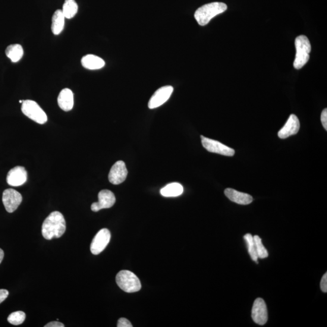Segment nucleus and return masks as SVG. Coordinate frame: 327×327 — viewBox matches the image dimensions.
<instances>
[{
  "label": "nucleus",
  "mask_w": 327,
  "mask_h": 327,
  "mask_svg": "<svg viewBox=\"0 0 327 327\" xmlns=\"http://www.w3.org/2000/svg\"><path fill=\"white\" fill-rule=\"evenodd\" d=\"M24 50L23 47L19 44L9 45L6 49V55L12 62H17L23 58Z\"/></svg>",
  "instance_id": "20"
},
{
  "label": "nucleus",
  "mask_w": 327,
  "mask_h": 327,
  "mask_svg": "<svg viewBox=\"0 0 327 327\" xmlns=\"http://www.w3.org/2000/svg\"><path fill=\"white\" fill-rule=\"evenodd\" d=\"M21 111L28 118L38 124H44L48 121V116L46 113L41 108L39 104L34 101H23L21 106Z\"/></svg>",
  "instance_id": "5"
},
{
  "label": "nucleus",
  "mask_w": 327,
  "mask_h": 327,
  "mask_svg": "<svg viewBox=\"0 0 327 327\" xmlns=\"http://www.w3.org/2000/svg\"><path fill=\"white\" fill-rule=\"evenodd\" d=\"M9 291L5 289L0 290V304L2 303L8 297Z\"/></svg>",
  "instance_id": "28"
},
{
  "label": "nucleus",
  "mask_w": 327,
  "mask_h": 327,
  "mask_svg": "<svg viewBox=\"0 0 327 327\" xmlns=\"http://www.w3.org/2000/svg\"><path fill=\"white\" fill-rule=\"evenodd\" d=\"M184 188L182 185L178 182H173L163 187L160 193L165 197H177L183 193Z\"/></svg>",
  "instance_id": "19"
},
{
  "label": "nucleus",
  "mask_w": 327,
  "mask_h": 327,
  "mask_svg": "<svg viewBox=\"0 0 327 327\" xmlns=\"http://www.w3.org/2000/svg\"><path fill=\"white\" fill-rule=\"evenodd\" d=\"M23 100H20V101H19V103H23Z\"/></svg>",
  "instance_id": "31"
},
{
  "label": "nucleus",
  "mask_w": 327,
  "mask_h": 327,
  "mask_svg": "<svg viewBox=\"0 0 327 327\" xmlns=\"http://www.w3.org/2000/svg\"><path fill=\"white\" fill-rule=\"evenodd\" d=\"M244 239L245 243H246L248 253H249L251 259L257 263L258 256H257L255 243H254L253 237L251 234H248L244 236Z\"/></svg>",
  "instance_id": "22"
},
{
  "label": "nucleus",
  "mask_w": 327,
  "mask_h": 327,
  "mask_svg": "<svg viewBox=\"0 0 327 327\" xmlns=\"http://www.w3.org/2000/svg\"><path fill=\"white\" fill-rule=\"evenodd\" d=\"M300 128V120L297 116L291 114L284 126L278 132V137L281 139H285L292 135L297 134Z\"/></svg>",
  "instance_id": "14"
},
{
  "label": "nucleus",
  "mask_w": 327,
  "mask_h": 327,
  "mask_svg": "<svg viewBox=\"0 0 327 327\" xmlns=\"http://www.w3.org/2000/svg\"><path fill=\"white\" fill-rule=\"evenodd\" d=\"M127 174L125 164L122 161H117L112 166L109 172V180L112 184H120L125 180Z\"/></svg>",
  "instance_id": "12"
},
{
  "label": "nucleus",
  "mask_w": 327,
  "mask_h": 327,
  "mask_svg": "<svg viewBox=\"0 0 327 327\" xmlns=\"http://www.w3.org/2000/svg\"><path fill=\"white\" fill-rule=\"evenodd\" d=\"M320 288L323 292L326 293L327 292V273L322 276L321 282H320Z\"/></svg>",
  "instance_id": "26"
},
{
  "label": "nucleus",
  "mask_w": 327,
  "mask_h": 327,
  "mask_svg": "<svg viewBox=\"0 0 327 327\" xmlns=\"http://www.w3.org/2000/svg\"><path fill=\"white\" fill-rule=\"evenodd\" d=\"M65 17L62 10H56L53 14L52 20L51 29L53 34L55 36L60 34L64 29L65 24Z\"/></svg>",
  "instance_id": "18"
},
{
  "label": "nucleus",
  "mask_w": 327,
  "mask_h": 327,
  "mask_svg": "<svg viewBox=\"0 0 327 327\" xmlns=\"http://www.w3.org/2000/svg\"><path fill=\"white\" fill-rule=\"evenodd\" d=\"M201 138L203 147L209 152L227 156H233L235 155L234 149L219 141L209 139L203 136H201Z\"/></svg>",
  "instance_id": "6"
},
{
  "label": "nucleus",
  "mask_w": 327,
  "mask_h": 327,
  "mask_svg": "<svg viewBox=\"0 0 327 327\" xmlns=\"http://www.w3.org/2000/svg\"><path fill=\"white\" fill-rule=\"evenodd\" d=\"M173 92H174V88L171 86L160 88L151 97L148 107L150 109H153L162 106L170 99Z\"/></svg>",
  "instance_id": "10"
},
{
  "label": "nucleus",
  "mask_w": 327,
  "mask_h": 327,
  "mask_svg": "<svg viewBox=\"0 0 327 327\" xmlns=\"http://www.w3.org/2000/svg\"><path fill=\"white\" fill-rule=\"evenodd\" d=\"M66 230L64 216L60 212L55 211L47 217L42 225V235L47 240L59 238L64 234Z\"/></svg>",
  "instance_id": "1"
},
{
  "label": "nucleus",
  "mask_w": 327,
  "mask_h": 327,
  "mask_svg": "<svg viewBox=\"0 0 327 327\" xmlns=\"http://www.w3.org/2000/svg\"><path fill=\"white\" fill-rule=\"evenodd\" d=\"M116 202L115 194L109 190H103L99 193V202L93 203L91 209L97 212L104 209L111 208Z\"/></svg>",
  "instance_id": "11"
},
{
  "label": "nucleus",
  "mask_w": 327,
  "mask_h": 327,
  "mask_svg": "<svg viewBox=\"0 0 327 327\" xmlns=\"http://www.w3.org/2000/svg\"><path fill=\"white\" fill-rule=\"evenodd\" d=\"M118 327H132L131 322L127 319L120 318L118 320L117 323Z\"/></svg>",
  "instance_id": "25"
},
{
  "label": "nucleus",
  "mask_w": 327,
  "mask_h": 327,
  "mask_svg": "<svg viewBox=\"0 0 327 327\" xmlns=\"http://www.w3.org/2000/svg\"><path fill=\"white\" fill-rule=\"evenodd\" d=\"M62 13L66 18L71 19L75 16L78 12V5L75 0H65L62 6Z\"/></svg>",
  "instance_id": "21"
},
{
  "label": "nucleus",
  "mask_w": 327,
  "mask_h": 327,
  "mask_svg": "<svg viewBox=\"0 0 327 327\" xmlns=\"http://www.w3.org/2000/svg\"><path fill=\"white\" fill-rule=\"evenodd\" d=\"M225 196L228 199L235 203L241 205H247L252 203L253 198L250 194L240 192L232 188H226L224 191Z\"/></svg>",
  "instance_id": "16"
},
{
  "label": "nucleus",
  "mask_w": 327,
  "mask_h": 327,
  "mask_svg": "<svg viewBox=\"0 0 327 327\" xmlns=\"http://www.w3.org/2000/svg\"><path fill=\"white\" fill-rule=\"evenodd\" d=\"M227 9L225 3L214 2L201 6L194 13L198 23L200 26H206L216 15L223 13Z\"/></svg>",
  "instance_id": "2"
},
{
  "label": "nucleus",
  "mask_w": 327,
  "mask_h": 327,
  "mask_svg": "<svg viewBox=\"0 0 327 327\" xmlns=\"http://www.w3.org/2000/svg\"><path fill=\"white\" fill-rule=\"evenodd\" d=\"M4 251L0 248V264L2 263L3 258H4Z\"/></svg>",
  "instance_id": "30"
},
{
  "label": "nucleus",
  "mask_w": 327,
  "mask_h": 327,
  "mask_svg": "<svg viewBox=\"0 0 327 327\" xmlns=\"http://www.w3.org/2000/svg\"><path fill=\"white\" fill-rule=\"evenodd\" d=\"M111 232L107 228L101 230L94 237L90 245V251L93 254L97 255L102 253L108 246L111 240Z\"/></svg>",
  "instance_id": "7"
},
{
  "label": "nucleus",
  "mask_w": 327,
  "mask_h": 327,
  "mask_svg": "<svg viewBox=\"0 0 327 327\" xmlns=\"http://www.w3.org/2000/svg\"><path fill=\"white\" fill-rule=\"evenodd\" d=\"M295 47L297 53L293 66L296 69H300L309 60L311 50V44L306 36H300L295 40Z\"/></svg>",
  "instance_id": "3"
},
{
  "label": "nucleus",
  "mask_w": 327,
  "mask_h": 327,
  "mask_svg": "<svg viewBox=\"0 0 327 327\" xmlns=\"http://www.w3.org/2000/svg\"><path fill=\"white\" fill-rule=\"evenodd\" d=\"M321 122L323 127L327 130V109L323 110L321 114Z\"/></svg>",
  "instance_id": "27"
},
{
  "label": "nucleus",
  "mask_w": 327,
  "mask_h": 327,
  "mask_svg": "<svg viewBox=\"0 0 327 327\" xmlns=\"http://www.w3.org/2000/svg\"><path fill=\"white\" fill-rule=\"evenodd\" d=\"M45 327H64V325L63 323L58 321H53L49 322L48 324L45 325Z\"/></svg>",
  "instance_id": "29"
},
{
  "label": "nucleus",
  "mask_w": 327,
  "mask_h": 327,
  "mask_svg": "<svg viewBox=\"0 0 327 327\" xmlns=\"http://www.w3.org/2000/svg\"><path fill=\"white\" fill-rule=\"evenodd\" d=\"M26 319V314L23 311H18L12 313L9 316L8 322L12 325H18L23 323Z\"/></svg>",
  "instance_id": "23"
},
{
  "label": "nucleus",
  "mask_w": 327,
  "mask_h": 327,
  "mask_svg": "<svg viewBox=\"0 0 327 327\" xmlns=\"http://www.w3.org/2000/svg\"><path fill=\"white\" fill-rule=\"evenodd\" d=\"M2 200L6 211L13 213L20 205L23 201V197L17 190L9 188L3 192Z\"/></svg>",
  "instance_id": "8"
},
{
  "label": "nucleus",
  "mask_w": 327,
  "mask_h": 327,
  "mask_svg": "<svg viewBox=\"0 0 327 327\" xmlns=\"http://www.w3.org/2000/svg\"><path fill=\"white\" fill-rule=\"evenodd\" d=\"M81 64L89 70H98L105 66V61L98 56L89 54L82 58Z\"/></svg>",
  "instance_id": "17"
},
{
  "label": "nucleus",
  "mask_w": 327,
  "mask_h": 327,
  "mask_svg": "<svg viewBox=\"0 0 327 327\" xmlns=\"http://www.w3.org/2000/svg\"><path fill=\"white\" fill-rule=\"evenodd\" d=\"M253 238L254 243H255L256 250L258 258L259 257L260 259L266 258V257H268L269 253L265 247L264 246L261 239L257 235L254 236Z\"/></svg>",
  "instance_id": "24"
},
{
  "label": "nucleus",
  "mask_w": 327,
  "mask_h": 327,
  "mask_svg": "<svg viewBox=\"0 0 327 327\" xmlns=\"http://www.w3.org/2000/svg\"><path fill=\"white\" fill-rule=\"evenodd\" d=\"M58 104L62 111H71L74 105V97L72 91L68 88L62 89L58 97Z\"/></svg>",
  "instance_id": "15"
},
{
  "label": "nucleus",
  "mask_w": 327,
  "mask_h": 327,
  "mask_svg": "<svg viewBox=\"0 0 327 327\" xmlns=\"http://www.w3.org/2000/svg\"><path fill=\"white\" fill-rule=\"evenodd\" d=\"M27 180V173L24 167L17 166L8 172L7 182L13 187L21 186Z\"/></svg>",
  "instance_id": "13"
},
{
  "label": "nucleus",
  "mask_w": 327,
  "mask_h": 327,
  "mask_svg": "<svg viewBox=\"0 0 327 327\" xmlns=\"http://www.w3.org/2000/svg\"><path fill=\"white\" fill-rule=\"evenodd\" d=\"M116 282L119 287L127 293H135L141 288L139 278L128 270L119 272L116 276Z\"/></svg>",
  "instance_id": "4"
},
{
  "label": "nucleus",
  "mask_w": 327,
  "mask_h": 327,
  "mask_svg": "<svg viewBox=\"0 0 327 327\" xmlns=\"http://www.w3.org/2000/svg\"><path fill=\"white\" fill-rule=\"evenodd\" d=\"M251 317L253 321L260 325L266 324L268 320V312L265 301L262 298H257L254 302Z\"/></svg>",
  "instance_id": "9"
}]
</instances>
